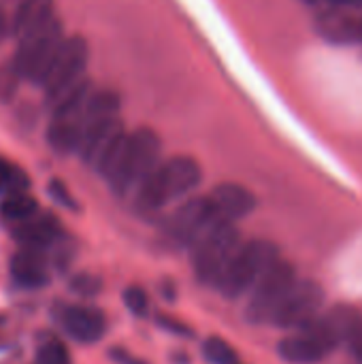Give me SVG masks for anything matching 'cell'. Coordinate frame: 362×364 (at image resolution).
Here are the masks:
<instances>
[{"label": "cell", "instance_id": "cell-1", "mask_svg": "<svg viewBox=\"0 0 362 364\" xmlns=\"http://www.w3.org/2000/svg\"><path fill=\"white\" fill-rule=\"evenodd\" d=\"M201 179L203 171L190 156H173L164 162H158L137 190V209L141 213L162 211L171 203L194 192Z\"/></svg>", "mask_w": 362, "mask_h": 364}, {"label": "cell", "instance_id": "cell-2", "mask_svg": "<svg viewBox=\"0 0 362 364\" xmlns=\"http://www.w3.org/2000/svg\"><path fill=\"white\" fill-rule=\"evenodd\" d=\"M160 151L162 141L151 128H137L130 134L126 132L117 158L107 173L111 190L117 196H126L132 188L141 186L160 162Z\"/></svg>", "mask_w": 362, "mask_h": 364}, {"label": "cell", "instance_id": "cell-3", "mask_svg": "<svg viewBox=\"0 0 362 364\" xmlns=\"http://www.w3.org/2000/svg\"><path fill=\"white\" fill-rule=\"evenodd\" d=\"M277 260H280V250L275 243L265 241V239L250 241L237 250V254L233 256L230 264L222 273L215 288L224 294V299L237 301L245 292H250L256 286V282Z\"/></svg>", "mask_w": 362, "mask_h": 364}, {"label": "cell", "instance_id": "cell-4", "mask_svg": "<svg viewBox=\"0 0 362 364\" xmlns=\"http://www.w3.org/2000/svg\"><path fill=\"white\" fill-rule=\"evenodd\" d=\"M192 247V267L196 279L205 286H215L241 247V235L235 222H218Z\"/></svg>", "mask_w": 362, "mask_h": 364}, {"label": "cell", "instance_id": "cell-5", "mask_svg": "<svg viewBox=\"0 0 362 364\" xmlns=\"http://www.w3.org/2000/svg\"><path fill=\"white\" fill-rule=\"evenodd\" d=\"M90 60V47L87 41L81 34H73L68 38H62L41 75L34 79L36 85L45 90V102L51 105L62 92H66L73 83H77L81 77H85V66Z\"/></svg>", "mask_w": 362, "mask_h": 364}, {"label": "cell", "instance_id": "cell-6", "mask_svg": "<svg viewBox=\"0 0 362 364\" xmlns=\"http://www.w3.org/2000/svg\"><path fill=\"white\" fill-rule=\"evenodd\" d=\"M62 38H64V26L62 19L55 15H51L34 30L26 32L23 36H19L17 51L11 60L19 79H30L34 83V79L41 75L45 64L62 43Z\"/></svg>", "mask_w": 362, "mask_h": 364}, {"label": "cell", "instance_id": "cell-7", "mask_svg": "<svg viewBox=\"0 0 362 364\" xmlns=\"http://www.w3.org/2000/svg\"><path fill=\"white\" fill-rule=\"evenodd\" d=\"M294 284H297V269L286 260H277L252 288V296L245 309L247 320L254 324L269 322L273 311L280 307V303L284 301V296L290 292Z\"/></svg>", "mask_w": 362, "mask_h": 364}, {"label": "cell", "instance_id": "cell-8", "mask_svg": "<svg viewBox=\"0 0 362 364\" xmlns=\"http://www.w3.org/2000/svg\"><path fill=\"white\" fill-rule=\"evenodd\" d=\"M324 299H326L324 288L318 282H312V279L299 282L297 279V284L284 296V301L273 311L269 322L284 331H299L320 314Z\"/></svg>", "mask_w": 362, "mask_h": 364}, {"label": "cell", "instance_id": "cell-9", "mask_svg": "<svg viewBox=\"0 0 362 364\" xmlns=\"http://www.w3.org/2000/svg\"><path fill=\"white\" fill-rule=\"evenodd\" d=\"M218 222H224V220H220V215L207 194V196L190 198L183 205H179L173 211V215L166 220L164 232L181 245H194Z\"/></svg>", "mask_w": 362, "mask_h": 364}, {"label": "cell", "instance_id": "cell-10", "mask_svg": "<svg viewBox=\"0 0 362 364\" xmlns=\"http://www.w3.org/2000/svg\"><path fill=\"white\" fill-rule=\"evenodd\" d=\"M358 320H361V316H358V311L354 309V307H348V305H337V307H333V309H329L326 314H318L309 324H305L303 328L312 335V337H316L326 350H329V354L337 348V346H341V343H346L348 341V337L352 335V331H354V326L358 324Z\"/></svg>", "mask_w": 362, "mask_h": 364}, {"label": "cell", "instance_id": "cell-11", "mask_svg": "<svg viewBox=\"0 0 362 364\" xmlns=\"http://www.w3.org/2000/svg\"><path fill=\"white\" fill-rule=\"evenodd\" d=\"M64 331L79 343H96L102 339L107 320L100 309L87 305H70L62 311Z\"/></svg>", "mask_w": 362, "mask_h": 364}, {"label": "cell", "instance_id": "cell-12", "mask_svg": "<svg viewBox=\"0 0 362 364\" xmlns=\"http://www.w3.org/2000/svg\"><path fill=\"white\" fill-rule=\"evenodd\" d=\"M209 198L224 222H237L256 209V196L239 183H220L209 192Z\"/></svg>", "mask_w": 362, "mask_h": 364}, {"label": "cell", "instance_id": "cell-13", "mask_svg": "<svg viewBox=\"0 0 362 364\" xmlns=\"http://www.w3.org/2000/svg\"><path fill=\"white\" fill-rule=\"evenodd\" d=\"M11 275H13V282L21 288H28V290L43 288L49 279V273H47V260L41 247L19 250L11 260Z\"/></svg>", "mask_w": 362, "mask_h": 364}, {"label": "cell", "instance_id": "cell-14", "mask_svg": "<svg viewBox=\"0 0 362 364\" xmlns=\"http://www.w3.org/2000/svg\"><path fill=\"white\" fill-rule=\"evenodd\" d=\"M280 356L290 364H316L324 356H329V350L312 337L305 328H299L297 335L286 337L280 343Z\"/></svg>", "mask_w": 362, "mask_h": 364}, {"label": "cell", "instance_id": "cell-15", "mask_svg": "<svg viewBox=\"0 0 362 364\" xmlns=\"http://www.w3.org/2000/svg\"><path fill=\"white\" fill-rule=\"evenodd\" d=\"M55 9L53 0H17L15 11L11 15V36L19 38L26 32L34 30L43 21H47Z\"/></svg>", "mask_w": 362, "mask_h": 364}, {"label": "cell", "instance_id": "cell-16", "mask_svg": "<svg viewBox=\"0 0 362 364\" xmlns=\"http://www.w3.org/2000/svg\"><path fill=\"white\" fill-rule=\"evenodd\" d=\"M62 235V226L58 224L55 218L41 215V218H28L19 222V226L13 230V237L28 245V247H43L47 243H53Z\"/></svg>", "mask_w": 362, "mask_h": 364}, {"label": "cell", "instance_id": "cell-17", "mask_svg": "<svg viewBox=\"0 0 362 364\" xmlns=\"http://www.w3.org/2000/svg\"><path fill=\"white\" fill-rule=\"evenodd\" d=\"M28 188H30V177L26 175V171L0 158V194L2 196L26 194Z\"/></svg>", "mask_w": 362, "mask_h": 364}, {"label": "cell", "instance_id": "cell-18", "mask_svg": "<svg viewBox=\"0 0 362 364\" xmlns=\"http://www.w3.org/2000/svg\"><path fill=\"white\" fill-rule=\"evenodd\" d=\"M36 211H38V205L28 194L4 196V200L0 203V215L9 222H23V220L32 218Z\"/></svg>", "mask_w": 362, "mask_h": 364}, {"label": "cell", "instance_id": "cell-19", "mask_svg": "<svg viewBox=\"0 0 362 364\" xmlns=\"http://www.w3.org/2000/svg\"><path fill=\"white\" fill-rule=\"evenodd\" d=\"M205 358L213 364H237V354L230 343L220 337H209L203 346Z\"/></svg>", "mask_w": 362, "mask_h": 364}, {"label": "cell", "instance_id": "cell-20", "mask_svg": "<svg viewBox=\"0 0 362 364\" xmlns=\"http://www.w3.org/2000/svg\"><path fill=\"white\" fill-rule=\"evenodd\" d=\"M36 364H70L66 346L55 339L45 341L36 352Z\"/></svg>", "mask_w": 362, "mask_h": 364}, {"label": "cell", "instance_id": "cell-21", "mask_svg": "<svg viewBox=\"0 0 362 364\" xmlns=\"http://www.w3.org/2000/svg\"><path fill=\"white\" fill-rule=\"evenodd\" d=\"M124 303H126V307H128L137 318H145V316H147L149 301H147V294H145L143 288H139V286L126 288V292H124Z\"/></svg>", "mask_w": 362, "mask_h": 364}, {"label": "cell", "instance_id": "cell-22", "mask_svg": "<svg viewBox=\"0 0 362 364\" xmlns=\"http://www.w3.org/2000/svg\"><path fill=\"white\" fill-rule=\"evenodd\" d=\"M17 81H19V75L15 73L11 62L0 66V100H9L15 94Z\"/></svg>", "mask_w": 362, "mask_h": 364}, {"label": "cell", "instance_id": "cell-23", "mask_svg": "<svg viewBox=\"0 0 362 364\" xmlns=\"http://www.w3.org/2000/svg\"><path fill=\"white\" fill-rule=\"evenodd\" d=\"M70 288H73L77 294H81V296H94V294H98V292H100L102 284H100V279H98V277L83 273V275H77V277L70 282Z\"/></svg>", "mask_w": 362, "mask_h": 364}, {"label": "cell", "instance_id": "cell-24", "mask_svg": "<svg viewBox=\"0 0 362 364\" xmlns=\"http://www.w3.org/2000/svg\"><path fill=\"white\" fill-rule=\"evenodd\" d=\"M158 324L162 328H166L169 333H175V335H181V337H192V328L186 326L183 322L171 318V316H158Z\"/></svg>", "mask_w": 362, "mask_h": 364}, {"label": "cell", "instance_id": "cell-25", "mask_svg": "<svg viewBox=\"0 0 362 364\" xmlns=\"http://www.w3.org/2000/svg\"><path fill=\"white\" fill-rule=\"evenodd\" d=\"M49 194L58 200V203H62L64 207H68V209H77V205H75V200H73V196L66 192V188H64V183L62 181H51L49 183Z\"/></svg>", "mask_w": 362, "mask_h": 364}, {"label": "cell", "instance_id": "cell-26", "mask_svg": "<svg viewBox=\"0 0 362 364\" xmlns=\"http://www.w3.org/2000/svg\"><path fill=\"white\" fill-rule=\"evenodd\" d=\"M346 343L350 346V350H352L354 358L362 364V320H358V324L354 326V331H352V335L348 337V341H346Z\"/></svg>", "mask_w": 362, "mask_h": 364}, {"label": "cell", "instance_id": "cell-27", "mask_svg": "<svg viewBox=\"0 0 362 364\" xmlns=\"http://www.w3.org/2000/svg\"><path fill=\"white\" fill-rule=\"evenodd\" d=\"M109 356H111V360H115L117 364H147L145 360H141V358H137V356H132L130 352L119 350V348H113Z\"/></svg>", "mask_w": 362, "mask_h": 364}, {"label": "cell", "instance_id": "cell-28", "mask_svg": "<svg viewBox=\"0 0 362 364\" xmlns=\"http://www.w3.org/2000/svg\"><path fill=\"white\" fill-rule=\"evenodd\" d=\"M11 36V15L6 13L4 4L0 2V43H4Z\"/></svg>", "mask_w": 362, "mask_h": 364}, {"label": "cell", "instance_id": "cell-29", "mask_svg": "<svg viewBox=\"0 0 362 364\" xmlns=\"http://www.w3.org/2000/svg\"><path fill=\"white\" fill-rule=\"evenodd\" d=\"M346 38L362 41V19H350L348 17V28H346Z\"/></svg>", "mask_w": 362, "mask_h": 364}, {"label": "cell", "instance_id": "cell-30", "mask_svg": "<svg viewBox=\"0 0 362 364\" xmlns=\"http://www.w3.org/2000/svg\"><path fill=\"white\" fill-rule=\"evenodd\" d=\"M335 6H341V9H358L362 6V0H326Z\"/></svg>", "mask_w": 362, "mask_h": 364}, {"label": "cell", "instance_id": "cell-31", "mask_svg": "<svg viewBox=\"0 0 362 364\" xmlns=\"http://www.w3.org/2000/svg\"><path fill=\"white\" fill-rule=\"evenodd\" d=\"M13 2H17V0H13Z\"/></svg>", "mask_w": 362, "mask_h": 364}]
</instances>
